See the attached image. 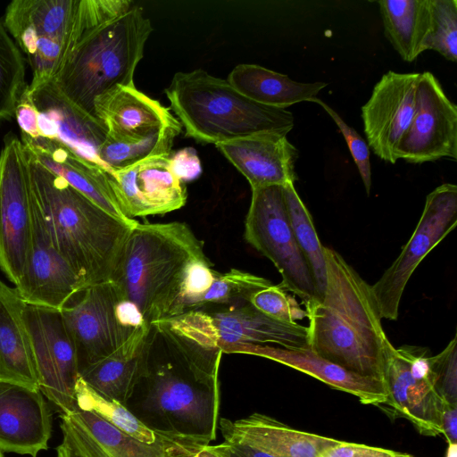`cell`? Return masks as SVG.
Wrapping results in <instances>:
<instances>
[{
	"mask_svg": "<svg viewBox=\"0 0 457 457\" xmlns=\"http://www.w3.org/2000/svg\"><path fill=\"white\" fill-rule=\"evenodd\" d=\"M222 351L196 311L151 324L125 406L160 434L203 446L216 438Z\"/></svg>",
	"mask_w": 457,
	"mask_h": 457,
	"instance_id": "obj_1",
	"label": "cell"
},
{
	"mask_svg": "<svg viewBox=\"0 0 457 457\" xmlns=\"http://www.w3.org/2000/svg\"><path fill=\"white\" fill-rule=\"evenodd\" d=\"M326 287L304 306L309 348L348 371L382 380L391 344L371 286L335 250L323 247Z\"/></svg>",
	"mask_w": 457,
	"mask_h": 457,
	"instance_id": "obj_2",
	"label": "cell"
},
{
	"mask_svg": "<svg viewBox=\"0 0 457 457\" xmlns=\"http://www.w3.org/2000/svg\"><path fill=\"white\" fill-rule=\"evenodd\" d=\"M28 154L34 198L54 245L78 276L80 291L109 281L138 222L108 213Z\"/></svg>",
	"mask_w": 457,
	"mask_h": 457,
	"instance_id": "obj_3",
	"label": "cell"
},
{
	"mask_svg": "<svg viewBox=\"0 0 457 457\" xmlns=\"http://www.w3.org/2000/svg\"><path fill=\"white\" fill-rule=\"evenodd\" d=\"M207 259L204 243L185 222H138L110 281L118 298L135 306L150 328L170 316L190 266Z\"/></svg>",
	"mask_w": 457,
	"mask_h": 457,
	"instance_id": "obj_4",
	"label": "cell"
},
{
	"mask_svg": "<svg viewBox=\"0 0 457 457\" xmlns=\"http://www.w3.org/2000/svg\"><path fill=\"white\" fill-rule=\"evenodd\" d=\"M165 94L186 136L202 143L216 145L263 132L288 134L294 128L291 112L258 104L227 79L201 69L177 72Z\"/></svg>",
	"mask_w": 457,
	"mask_h": 457,
	"instance_id": "obj_5",
	"label": "cell"
},
{
	"mask_svg": "<svg viewBox=\"0 0 457 457\" xmlns=\"http://www.w3.org/2000/svg\"><path fill=\"white\" fill-rule=\"evenodd\" d=\"M153 30L142 8L133 5L123 14L87 30L54 81L76 105L96 118L94 102L97 96L119 86L135 85L134 73Z\"/></svg>",
	"mask_w": 457,
	"mask_h": 457,
	"instance_id": "obj_6",
	"label": "cell"
},
{
	"mask_svg": "<svg viewBox=\"0 0 457 457\" xmlns=\"http://www.w3.org/2000/svg\"><path fill=\"white\" fill-rule=\"evenodd\" d=\"M80 0H13L5 9L4 26L32 71L29 88L54 79L85 32Z\"/></svg>",
	"mask_w": 457,
	"mask_h": 457,
	"instance_id": "obj_7",
	"label": "cell"
},
{
	"mask_svg": "<svg viewBox=\"0 0 457 457\" xmlns=\"http://www.w3.org/2000/svg\"><path fill=\"white\" fill-rule=\"evenodd\" d=\"M245 238L271 261L282 277L281 287L300 297L304 306L321 299L292 230L283 186L252 189Z\"/></svg>",
	"mask_w": 457,
	"mask_h": 457,
	"instance_id": "obj_8",
	"label": "cell"
},
{
	"mask_svg": "<svg viewBox=\"0 0 457 457\" xmlns=\"http://www.w3.org/2000/svg\"><path fill=\"white\" fill-rule=\"evenodd\" d=\"M382 382L386 402L379 406L392 419L408 420L420 434L441 435L444 401L436 390L433 355L428 347L390 344L386 352Z\"/></svg>",
	"mask_w": 457,
	"mask_h": 457,
	"instance_id": "obj_9",
	"label": "cell"
},
{
	"mask_svg": "<svg viewBox=\"0 0 457 457\" xmlns=\"http://www.w3.org/2000/svg\"><path fill=\"white\" fill-rule=\"evenodd\" d=\"M118 295L109 280L86 287L60 309L74 344L79 375L87 367L126 346H140L147 334L122 324L118 312Z\"/></svg>",
	"mask_w": 457,
	"mask_h": 457,
	"instance_id": "obj_10",
	"label": "cell"
},
{
	"mask_svg": "<svg viewBox=\"0 0 457 457\" xmlns=\"http://www.w3.org/2000/svg\"><path fill=\"white\" fill-rule=\"evenodd\" d=\"M32 226L29 154L8 136L0 153V270L16 286L21 277Z\"/></svg>",
	"mask_w": 457,
	"mask_h": 457,
	"instance_id": "obj_11",
	"label": "cell"
},
{
	"mask_svg": "<svg viewBox=\"0 0 457 457\" xmlns=\"http://www.w3.org/2000/svg\"><path fill=\"white\" fill-rule=\"evenodd\" d=\"M457 224V186L445 183L427 197L420 220L400 254L371 286L382 319L395 320L400 302L412 273L428 253Z\"/></svg>",
	"mask_w": 457,
	"mask_h": 457,
	"instance_id": "obj_12",
	"label": "cell"
},
{
	"mask_svg": "<svg viewBox=\"0 0 457 457\" xmlns=\"http://www.w3.org/2000/svg\"><path fill=\"white\" fill-rule=\"evenodd\" d=\"M23 319L30 340L38 389L60 411L76 409L79 366L74 344L58 309L26 304Z\"/></svg>",
	"mask_w": 457,
	"mask_h": 457,
	"instance_id": "obj_13",
	"label": "cell"
},
{
	"mask_svg": "<svg viewBox=\"0 0 457 457\" xmlns=\"http://www.w3.org/2000/svg\"><path fill=\"white\" fill-rule=\"evenodd\" d=\"M442 158L457 160V106L429 71L420 73L416 108L403 136L398 159L420 164Z\"/></svg>",
	"mask_w": 457,
	"mask_h": 457,
	"instance_id": "obj_14",
	"label": "cell"
},
{
	"mask_svg": "<svg viewBox=\"0 0 457 457\" xmlns=\"http://www.w3.org/2000/svg\"><path fill=\"white\" fill-rule=\"evenodd\" d=\"M420 72L389 71L375 85L361 107L367 143L381 160L395 163L400 143L408 130L416 108Z\"/></svg>",
	"mask_w": 457,
	"mask_h": 457,
	"instance_id": "obj_15",
	"label": "cell"
},
{
	"mask_svg": "<svg viewBox=\"0 0 457 457\" xmlns=\"http://www.w3.org/2000/svg\"><path fill=\"white\" fill-rule=\"evenodd\" d=\"M15 288L27 304L58 310L80 292L79 278L54 245L33 192L30 243Z\"/></svg>",
	"mask_w": 457,
	"mask_h": 457,
	"instance_id": "obj_16",
	"label": "cell"
},
{
	"mask_svg": "<svg viewBox=\"0 0 457 457\" xmlns=\"http://www.w3.org/2000/svg\"><path fill=\"white\" fill-rule=\"evenodd\" d=\"M25 93L37 110V137L58 142L104 170L98 150L107 130L100 120L69 99L54 79L35 88L27 86Z\"/></svg>",
	"mask_w": 457,
	"mask_h": 457,
	"instance_id": "obj_17",
	"label": "cell"
},
{
	"mask_svg": "<svg viewBox=\"0 0 457 457\" xmlns=\"http://www.w3.org/2000/svg\"><path fill=\"white\" fill-rule=\"evenodd\" d=\"M170 157L152 156L109 173L111 187L127 218L164 214L185 205L187 188L174 174Z\"/></svg>",
	"mask_w": 457,
	"mask_h": 457,
	"instance_id": "obj_18",
	"label": "cell"
},
{
	"mask_svg": "<svg viewBox=\"0 0 457 457\" xmlns=\"http://www.w3.org/2000/svg\"><path fill=\"white\" fill-rule=\"evenodd\" d=\"M204 312L222 353H241L247 346L270 345L289 350L310 349L307 327L270 319L250 303Z\"/></svg>",
	"mask_w": 457,
	"mask_h": 457,
	"instance_id": "obj_19",
	"label": "cell"
},
{
	"mask_svg": "<svg viewBox=\"0 0 457 457\" xmlns=\"http://www.w3.org/2000/svg\"><path fill=\"white\" fill-rule=\"evenodd\" d=\"M51 414L42 393L0 380V451L37 457L51 437Z\"/></svg>",
	"mask_w": 457,
	"mask_h": 457,
	"instance_id": "obj_20",
	"label": "cell"
},
{
	"mask_svg": "<svg viewBox=\"0 0 457 457\" xmlns=\"http://www.w3.org/2000/svg\"><path fill=\"white\" fill-rule=\"evenodd\" d=\"M287 133L254 134L216 144V147L248 180L251 188L295 183L297 148Z\"/></svg>",
	"mask_w": 457,
	"mask_h": 457,
	"instance_id": "obj_21",
	"label": "cell"
},
{
	"mask_svg": "<svg viewBox=\"0 0 457 457\" xmlns=\"http://www.w3.org/2000/svg\"><path fill=\"white\" fill-rule=\"evenodd\" d=\"M96 117L107 134L123 140H141L165 129L181 126L163 106L134 86H119L97 96Z\"/></svg>",
	"mask_w": 457,
	"mask_h": 457,
	"instance_id": "obj_22",
	"label": "cell"
},
{
	"mask_svg": "<svg viewBox=\"0 0 457 457\" xmlns=\"http://www.w3.org/2000/svg\"><path fill=\"white\" fill-rule=\"evenodd\" d=\"M61 424L87 457H190L203 448L180 445H147L97 416L76 408L61 414Z\"/></svg>",
	"mask_w": 457,
	"mask_h": 457,
	"instance_id": "obj_23",
	"label": "cell"
},
{
	"mask_svg": "<svg viewBox=\"0 0 457 457\" xmlns=\"http://www.w3.org/2000/svg\"><path fill=\"white\" fill-rule=\"evenodd\" d=\"M21 141L41 165L63 179L95 204L119 219L133 220L121 212L110 184L109 173L102 167L53 140L44 137L33 139L21 135Z\"/></svg>",
	"mask_w": 457,
	"mask_h": 457,
	"instance_id": "obj_24",
	"label": "cell"
},
{
	"mask_svg": "<svg viewBox=\"0 0 457 457\" xmlns=\"http://www.w3.org/2000/svg\"><path fill=\"white\" fill-rule=\"evenodd\" d=\"M218 428L223 439L245 443L273 457H319L337 441L295 429L259 412L234 421L221 418Z\"/></svg>",
	"mask_w": 457,
	"mask_h": 457,
	"instance_id": "obj_25",
	"label": "cell"
},
{
	"mask_svg": "<svg viewBox=\"0 0 457 457\" xmlns=\"http://www.w3.org/2000/svg\"><path fill=\"white\" fill-rule=\"evenodd\" d=\"M241 353L261 356L297 370L335 389L354 395L363 404L379 407L386 400L382 380L348 371L310 349L289 350L272 345H251Z\"/></svg>",
	"mask_w": 457,
	"mask_h": 457,
	"instance_id": "obj_26",
	"label": "cell"
},
{
	"mask_svg": "<svg viewBox=\"0 0 457 457\" xmlns=\"http://www.w3.org/2000/svg\"><path fill=\"white\" fill-rule=\"evenodd\" d=\"M26 304L15 287L0 280V380L37 390V378L23 319Z\"/></svg>",
	"mask_w": 457,
	"mask_h": 457,
	"instance_id": "obj_27",
	"label": "cell"
},
{
	"mask_svg": "<svg viewBox=\"0 0 457 457\" xmlns=\"http://www.w3.org/2000/svg\"><path fill=\"white\" fill-rule=\"evenodd\" d=\"M228 82L245 97L263 105L287 109L301 102H312L328 86L325 82L303 83L257 64H238Z\"/></svg>",
	"mask_w": 457,
	"mask_h": 457,
	"instance_id": "obj_28",
	"label": "cell"
},
{
	"mask_svg": "<svg viewBox=\"0 0 457 457\" xmlns=\"http://www.w3.org/2000/svg\"><path fill=\"white\" fill-rule=\"evenodd\" d=\"M385 37L405 62H413L427 50L433 29L431 0L378 2Z\"/></svg>",
	"mask_w": 457,
	"mask_h": 457,
	"instance_id": "obj_29",
	"label": "cell"
},
{
	"mask_svg": "<svg viewBox=\"0 0 457 457\" xmlns=\"http://www.w3.org/2000/svg\"><path fill=\"white\" fill-rule=\"evenodd\" d=\"M76 408L91 411L114 428L147 445H180L204 448L191 441L170 437L145 426L123 403L105 396L87 385L79 377L75 387Z\"/></svg>",
	"mask_w": 457,
	"mask_h": 457,
	"instance_id": "obj_30",
	"label": "cell"
},
{
	"mask_svg": "<svg viewBox=\"0 0 457 457\" xmlns=\"http://www.w3.org/2000/svg\"><path fill=\"white\" fill-rule=\"evenodd\" d=\"M143 345L118 350L81 370L79 378L94 390L125 405L141 370Z\"/></svg>",
	"mask_w": 457,
	"mask_h": 457,
	"instance_id": "obj_31",
	"label": "cell"
},
{
	"mask_svg": "<svg viewBox=\"0 0 457 457\" xmlns=\"http://www.w3.org/2000/svg\"><path fill=\"white\" fill-rule=\"evenodd\" d=\"M271 285L265 278L237 269L226 273L216 272L204 293L181 302L170 317L191 311L212 312L239 306L249 303L253 293Z\"/></svg>",
	"mask_w": 457,
	"mask_h": 457,
	"instance_id": "obj_32",
	"label": "cell"
},
{
	"mask_svg": "<svg viewBox=\"0 0 457 457\" xmlns=\"http://www.w3.org/2000/svg\"><path fill=\"white\" fill-rule=\"evenodd\" d=\"M181 129L182 126L168 128L141 140L118 139L107 134L99 147L98 158L111 173L152 156L170 155L173 141Z\"/></svg>",
	"mask_w": 457,
	"mask_h": 457,
	"instance_id": "obj_33",
	"label": "cell"
},
{
	"mask_svg": "<svg viewBox=\"0 0 457 457\" xmlns=\"http://www.w3.org/2000/svg\"><path fill=\"white\" fill-rule=\"evenodd\" d=\"M283 193L295 240L310 267L318 293L322 297L326 287L324 246L319 240L312 216L298 195L294 183L283 185Z\"/></svg>",
	"mask_w": 457,
	"mask_h": 457,
	"instance_id": "obj_34",
	"label": "cell"
},
{
	"mask_svg": "<svg viewBox=\"0 0 457 457\" xmlns=\"http://www.w3.org/2000/svg\"><path fill=\"white\" fill-rule=\"evenodd\" d=\"M26 87L24 58L0 21V121L14 117Z\"/></svg>",
	"mask_w": 457,
	"mask_h": 457,
	"instance_id": "obj_35",
	"label": "cell"
},
{
	"mask_svg": "<svg viewBox=\"0 0 457 457\" xmlns=\"http://www.w3.org/2000/svg\"><path fill=\"white\" fill-rule=\"evenodd\" d=\"M433 29L427 50L439 53L446 60L457 61V1L431 0Z\"/></svg>",
	"mask_w": 457,
	"mask_h": 457,
	"instance_id": "obj_36",
	"label": "cell"
},
{
	"mask_svg": "<svg viewBox=\"0 0 457 457\" xmlns=\"http://www.w3.org/2000/svg\"><path fill=\"white\" fill-rule=\"evenodd\" d=\"M249 303L262 314L285 323H297L307 317L305 309L280 284L256 291Z\"/></svg>",
	"mask_w": 457,
	"mask_h": 457,
	"instance_id": "obj_37",
	"label": "cell"
},
{
	"mask_svg": "<svg viewBox=\"0 0 457 457\" xmlns=\"http://www.w3.org/2000/svg\"><path fill=\"white\" fill-rule=\"evenodd\" d=\"M312 102L320 104L327 112L343 134L369 195L371 188V167L368 143L327 104L318 98H314Z\"/></svg>",
	"mask_w": 457,
	"mask_h": 457,
	"instance_id": "obj_38",
	"label": "cell"
},
{
	"mask_svg": "<svg viewBox=\"0 0 457 457\" xmlns=\"http://www.w3.org/2000/svg\"><path fill=\"white\" fill-rule=\"evenodd\" d=\"M436 390L443 401L457 404V337L445 349L433 355Z\"/></svg>",
	"mask_w": 457,
	"mask_h": 457,
	"instance_id": "obj_39",
	"label": "cell"
},
{
	"mask_svg": "<svg viewBox=\"0 0 457 457\" xmlns=\"http://www.w3.org/2000/svg\"><path fill=\"white\" fill-rule=\"evenodd\" d=\"M319 457H416L411 453L337 440Z\"/></svg>",
	"mask_w": 457,
	"mask_h": 457,
	"instance_id": "obj_40",
	"label": "cell"
},
{
	"mask_svg": "<svg viewBox=\"0 0 457 457\" xmlns=\"http://www.w3.org/2000/svg\"><path fill=\"white\" fill-rule=\"evenodd\" d=\"M170 158L174 174L182 182L193 180L202 172L200 160L192 147L180 149Z\"/></svg>",
	"mask_w": 457,
	"mask_h": 457,
	"instance_id": "obj_41",
	"label": "cell"
},
{
	"mask_svg": "<svg viewBox=\"0 0 457 457\" xmlns=\"http://www.w3.org/2000/svg\"><path fill=\"white\" fill-rule=\"evenodd\" d=\"M440 427L449 445L457 444V404L444 401L440 413Z\"/></svg>",
	"mask_w": 457,
	"mask_h": 457,
	"instance_id": "obj_42",
	"label": "cell"
},
{
	"mask_svg": "<svg viewBox=\"0 0 457 457\" xmlns=\"http://www.w3.org/2000/svg\"><path fill=\"white\" fill-rule=\"evenodd\" d=\"M228 457H273L245 443L225 438L222 442Z\"/></svg>",
	"mask_w": 457,
	"mask_h": 457,
	"instance_id": "obj_43",
	"label": "cell"
},
{
	"mask_svg": "<svg viewBox=\"0 0 457 457\" xmlns=\"http://www.w3.org/2000/svg\"><path fill=\"white\" fill-rule=\"evenodd\" d=\"M62 432V441L56 448L57 457H87L79 447L69 430L60 424Z\"/></svg>",
	"mask_w": 457,
	"mask_h": 457,
	"instance_id": "obj_44",
	"label": "cell"
},
{
	"mask_svg": "<svg viewBox=\"0 0 457 457\" xmlns=\"http://www.w3.org/2000/svg\"><path fill=\"white\" fill-rule=\"evenodd\" d=\"M199 457H228V455L221 443L220 445H208L204 446L199 452Z\"/></svg>",
	"mask_w": 457,
	"mask_h": 457,
	"instance_id": "obj_45",
	"label": "cell"
},
{
	"mask_svg": "<svg viewBox=\"0 0 457 457\" xmlns=\"http://www.w3.org/2000/svg\"><path fill=\"white\" fill-rule=\"evenodd\" d=\"M190 457H199V453H195V454H194V455H192Z\"/></svg>",
	"mask_w": 457,
	"mask_h": 457,
	"instance_id": "obj_46",
	"label": "cell"
},
{
	"mask_svg": "<svg viewBox=\"0 0 457 457\" xmlns=\"http://www.w3.org/2000/svg\"><path fill=\"white\" fill-rule=\"evenodd\" d=\"M0 457H4V453L1 451H0Z\"/></svg>",
	"mask_w": 457,
	"mask_h": 457,
	"instance_id": "obj_47",
	"label": "cell"
}]
</instances>
